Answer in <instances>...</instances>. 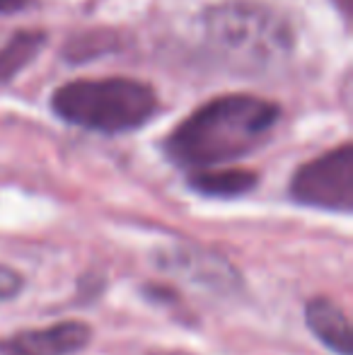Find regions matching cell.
<instances>
[{
    "instance_id": "cell-1",
    "label": "cell",
    "mask_w": 353,
    "mask_h": 355,
    "mask_svg": "<svg viewBox=\"0 0 353 355\" xmlns=\"http://www.w3.org/2000/svg\"><path fill=\"white\" fill-rule=\"evenodd\" d=\"M276 121L278 107L273 102L252 94H225L179 123L167 138L165 153L179 167H218L259 148Z\"/></svg>"
},
{
    "instance_id": "cell-2",
    "label": "cell",
    "mask_w": 353,
    "mask_h": 355,
    "mask_svg": "<svg viewBox=\"0 0 353 355\" xmlns=\"http://www.w3.org/2000/svg\"><path fill=\"white\" fill-rule=\"evenodd\" d=\"M201 34L218 63L237 73H266L293 51L288 22L264 3L227 0L208 8Z\"/></svg>"
},
{
    "instance_id": "cell-3",
    "label": "cell",
    "mask_w": 353,
    "mask_h": 355,
    "mask_svg": "<svg viewBox=\"0 0 353 355\" xmlns=\"http://www.w3.org/2000/svg\"><path fill=\"white\" fill-rule=\"evenodd\" d=\"M51 107L63 121L99 133L141 128L157 112L153 87L131 78L76 80L53 92Z\"/></svg>"
},
{
    "instance_id": "cell-4",
    "label": "cell",
    "mask_w": 353,
    "mask_h": 355,
    "mask_svg": "<svg viewBox=\"0 0 353 355\" xmlns=\"http://www.w3.org/2000/svg\"><path fill=\"white\" fill-rule=\"evenodd\" d=\"M291 198L322 211H353V148L344 143L302 164L291 179Z\"/></svg>"
},
{
    "instance_id": "cell-5",
    "label": "cell",
    "mask_w": 353,
    "mask_h": 355,
    "mask_svg": "<svg viewBox=\"0 0 353 355\" xmlns=\"http://www.w3.org/2000/svg\"><path fill=\"white\" fill-rule=\"evenodd\" d=\"M157 266L216 293H230L240 285L237 271L221 254L203 252V249H172L170 254H160Z\"/></svg>"
},
{
    "instance_id": "cell-6",
    "label": "cell",
    "mask_w": 353,
    "mask_h": 355,
    "mask_svg": "<svg viewBox=\"0 0 353 355\" xmlns=\"http://www.w3.org/2000/svg\"><path fill=\"white\" fill-rule=\"evenodd\" d=\"M92 329L85 322H58L49 329L24 331L8 341H0L3 355H73L87 348Z\"/></svg>"
},
{
    "instance_id": "cell-7",
    "label": "cell",
    "mask_w": 353,
    "mask_h": 355,
    "mask_svg": "<svg viewBox=\"0 0 353 355\" xmlns=\"http://www.w3.org/2000/svg\"><path fill=\"white\" fill-rule=\"evenodd\" d=\"M305 324L317 341L336 355H353L351 324L344 309L329 297H315L305 307Z\"/></svg>"
},
{
    "instance_id": "cell-8",
    "label": "cell",
    "mask_w": 353,
    "mask_h": 355,
    "mask_svg": "<svg viewBox=\"0 0 353 355\" xmlns=\"http://www.w3.org/2000/svg\"><path fill=\"white\" fill-rule=\"evenodd\" d=\"M259 177L247 169H196L189 179V187L193 191L203 193L211 198H235L245 196L257 187Z\"/></svg>"
},
{
    "instance_id": "cell-9",
    "label": "cell",
    "mask_w": 353,
    "mask_h": 355,
    "mask_svg": "<svg viewBox=\"0 0 353 355\" xmlns=\"http://www.w3.org/2000/svg\"><path fill=\"white\" fill-rule=\"evenodd\" d=\"M46 37L42 32H17L3 49H0V87L12 83L17 73H22L37 58Z\"/></svg>"
},
{
    "instance_id": "cell-10",
    "label": "cell",
    "mask_w": 353,
    "mask_h": 355,
    "mask_svg": "<svg viewBox=\"0 0 353 355\" xmlns=\"http://www.w3.org/2000/svg\"><path fill=\"white\" fill-rule=\"evenodd\" d=\"M114 46V39L107 32H92L83 34V37L73 39L71 49H68V58H73V63H80L85 58L99 56V53H107Z\"/></svg>"
},
{
    "instance_id": "cell-11",
    "label": "cell",
    "mask_w": 353,
    "mask_h": 355,
    "mask_svg": "<svg viewBox=\"0 0 353 355\" xmlns=\"http://www.w3.org/2000/svg\"><path fill=\"white\" fill-rule=\"evenodd\" d=\"M24 288V278L19 276L15 268L10 266H0V300H12L22 293Z\"/></svg>"
},
{
    "instance_id": "cell-12",
    "label": "cell",
    "mask_w": 353,
    "mask_h": 355,
    "mask_svg": "<svg viewBox=\"0 0 353 355\" xmlns=\"http://www.w3.org/2000/svg\"><path fill=\"white\" fill-rule=\"evenodd\" d=\"M32 0H0V15H12L22 12L24 8H29Z\"/></svg>"
}]
</instances>
